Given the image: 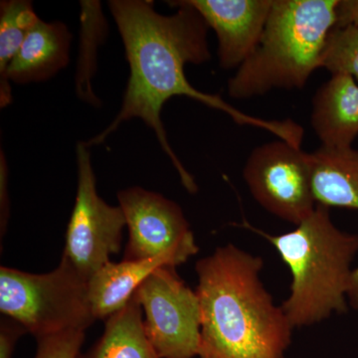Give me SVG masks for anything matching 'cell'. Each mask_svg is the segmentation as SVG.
Returning <instances> with one entry per match:
<instances>
[{"instance_id": "1", "label": "cell", "mask_w": 358, "mask_h": 358, "mask_svg": "<svg viewBox=\"0 0 358 358\" xmlns=\"http://www.w3.org/2000/svg\"><path fill=\"white\" fill-rule=\"evenodd\" d=\"M169 3L178 8L171 16L157 13L152 0H110L108 3L121 34L129 77L119 114L107 129L85 141L87 147L103 143L122 122L143 120L155 131L185 189L196 192V182L169 145L160 117L164 103L176 96L192 98L225 113L238 124L266 129L279 140L301 147L303 129L296 122L252 117L220 96L200 92L188 82L185 66L202 64L211 57L207 42L209 27L202 16L183 0Z\"/></svg>"}, {"instance_id": "2", "label": "cell", "mask_w": 358, "mask_h": 358, "mask_svg": "<svg viewBox=\"0 0 358 358\" xmlns=\"http://www.w3.org/2000/svg\"><path fill=\"white\" fill-rule=\"evenodd\" d=\"M263 266L233 244L196 263L199 358H285L294 327L264 287Z\"/></svg>"}, {"instance_id": "3", "label": "cell", "mask_w": 358, "mask_h": 358, "mask_svg": "<svg viewBox=\"0 0 358 358\" xmlns=\"http://www.w3.org/2000/svg\"><path fill=\"white\" fill-rule=\"evenodd\" d=\"M245 225L270 241L291 271V292L281 307L294 329L348 310L358 235L339 230L329 207L317 204L296 229L281 235Z\"/></svg>"}, {"instance_id": "4", "label": "cell", "mask_w": 358, "mask_h": 358, "mask_svg": "<svg viewBox=\"0 0 358 358\" xmlns=\"http://www.w3.org/2000/svg\"><path fill=\"white\" fill-rule=\"evenodd\" d=\"M339 0H273L256 50L228 81L236 100L275 89H301L315 70L336 24Z\"/></svg>"}, {"instance_id": "5", "label": "cell", "mask_w": 358, "mask_h": 358, "mask_svg": "<svg viewBox=\"0 0 358 358\" xmlns=\"http://www.w3.org/2000/svg\"><path fill=\"white\" fill-rule=\"evenodd\" d=\"M0 312L20 322L36 338L86 331L96 320L89 280L64 256L46 274L1 267Z\"/></svg>"}, {"instance_id": "6", "label": "cell", "mask_w": 358, "mask_h": 358, "mask_svg": "<svg viewBox=\"0 0 358 358\" xmlns=\"http://www.w3.org/2000/svg\"><path fill=\"white\" fill-rule=\"evenodd\" d=\"M134 296L145 313V336L157 358L199 357L201 341L199 296L181 280L176 267L157 268Z\"/></svg>"}, {"instance_id": "7", "label": "cell", "mask_w": 358, "mask_h": 358, "mask_svg": "<svg viewBox=\"0 0 358 358\" xmlns=\"http://www.w3.org/2000/svg\"><path fill=\"white\" fill-rule=\"evenodd\" d=\"M243 176L256 201L287 222L299 225L317 206L310 154L287 141L278 138L254 148Z\"/></svg>"}, {"instance_id": "8", "label": "cell", "mask_w": 358, "mask_h": 358, "mask_svg": "<svg viewBox=\"0 0 358 358\" xmlns=\"http://www.w3.org/2000/svg\"><path fill=\"white\" fill-rule=\"evenodd\" d=\"M77 194L63 256L90 279L121 250L126 218L121 207L110 206L96 192L91 152L85 141L76 148Z\"/></svg>"}, {"instance_id": "9", "label": "cell", "mask_w": 358, "mask_h": 358, "mask_svg": "<svg viewBox=\"0 0 358 358\" xmlns=\"http://www.w3.org/2000/svg\"><path fill=\"white\" fill-rule=\"evenodd\" d=\"M117 200L129 229L124 260L166 258L176 267L199 253L189 223L176 202L138 186L121 190Z\"/></svg>"}, {"instance_id": "10", "label": "cell", "mask_w": 358, "mask_h": 358, "mask_svg": "<svg viewBox=\"0 0 358 358\" xmlns=\"http://www.w3.org/2000/svg\"><path fill=\"white\" fill-rule=\"evenodd\" d=\"M216 33L219 64L238 69L256 50L273 0H183Z\"/></svg>"}, {"instance_id": "11", "label": "cell", "mask_w": 358, "mask_h": 358, "mask_svg": "<svg viewBox=\"0 0 358 358\" xmlns=\"http://www.w3.org/2000/svg\"><path fill=\"white\" fill-rule=\"evenodd\" d=\"M317 204L358 210V150L320 147L310 154ZM348 305L358 312V266L352 273Z\"/></svg>"}, {"instance_id": "12", "label": "cell", "mask_w": 358, "mask_h": 358, "mask_svg": "<svg viewBox=\"0 0 358 358\" xmlns=\"http://www.w3.org/2000/svg\"><path fill=\"white\" fill-rule=\"evenodd\" d=\"M312 127L322 147L352 148L358 136V84L353 78L334 75L320 87L313 100Z\"/></svg>"}, {"instance_id": "13", "label": "cell", "mask_w": 358, "mask_h": 358, "mask_svg": "<svg viewBox=\"0 0 358 358\" xmlns=\"http://www.w3.org/2000/svg\"><path fill=\"white\" fill-rule=\"evenodd\" d=\"M72 34L61 21L40 20L30 30L8 70L10 83L47 81L70 62Z\"/></svg>"}, {"instance_id": "14", "label": "cell", "mask_w": 358, "mask_h": 358, "mask_svg": "<svg viewBox=\"0 0 358 358\" xmlns=\"http://www.w3.org/2000/svg\"><path fill=\"white\" fill-rule=\"evenodd\" d=\"M173 266L169 259L108 262L89 279V296L96 320H107L126 307L136 289L154 271Z\"/></svg>"}, {"instance_id": "15", "label": "cell", "mask_w": 358, "mask_h": 358, "mask_svg": "<svg viewBox=\"0 0 358 358\" xmlns=\"http://www.w3.org/2000/svg\"><path fill=\"white\" fill-rule=\"evenodd\" d=\"M143 308L131 296L126 307L106 320L103 336L78 358H157L143 327Z\"/></svg>"}, {"instance_id": "16", "label": "cell", "mask_w": 358, "mask_h": 358, "mask_svg": "<svg viewBox=\"0 0 358 358\" xmlns=\"http://www.w3.org/2000/svg\"><path fill=\"white\" fill-rule=\"evenodd\" d=\"M41 20L28 0L0 2V108L13 103L8 70L30 30Z\"/></svg>"}, {"instance_id": "17", "label": "cell", "mask_w": 358, "mask_h": 358, "mask_svg": "<svg viewBox=\"0 0 358 358\" xmlns=\"http://www.w3.org/2000/svg\"><path fill=\"white\" fill-rule=\"evenodd\" d=\"M80 20V55L75 77L76 94L80 100L98 108L101 101L94 93L92 80L96 70V52L108 33V23L101 2L82 0Z\"/></svg>"}, {"instance_id": "18", "label": "cell", "mask_w": 358, "mask_h": 358, "mask_svg": "<svg viewBox=\"0 0 358 358\" xmlns=\"http://www.w3.org/2000/svg\"><path fill=\"white\" fill-rule=\"evenodd\" d=\"M320 68L334 75L350 76L358 84V27L336 25L327 35Z\"/></svg>"}, {"instance_id": "19", "label": "cell", "mask_w": 358, "mask_h": 358, "mask_svg": "<svg viewBox=\"0 0 358 358\" xmlns=\"http://www.w3.org/2000/svg\"><path fill=\"white\" fill-rule=\"evenodd\" d=\"M36 339L34 358H78L84 343L85 331H67Z\"/></svg>"}, {"instance_id": "20", "label": "cell", "mask_w": 358, "mask_h": 358, "mask_svg": "<svg viewBox=\"0 0 358 358\" xmlns=\"http://www.w3.org/2000/svg\"><path fill=\"white\" fill-rule=\"evenodd\" d=\"M28 333L20 322L2 315L0 320V358H13L18 339Z\"/></svg>"}, {"instance_id": "21", "label": "cell", "mask_w": 358, "mask_h": 358, "mask_svg": "<svg viewBox=\"0 0 358 358\" xmlns=\"http://www.w3.org/2000/svg\"><path fill=\"white\" fill-rule=\"evenodd\" d=\"M9 216L8 194H7V164L6 155H0V230L1 238L6 233Z\"/></svg>"}, {"instance_id": "22", "label": "cell", "mask_w": 358, "mask_h": 358, "mask_svg": "<svg viewBox=\"0 0 358 358\" xmlns=\"http://www.w3.org/2000/svg\"><path fill=\"white\" fill-rule=\"evenodd\" d=\"M338 26L353 25L358 27V0H339Z\"/></svg>"}]
</instances>
